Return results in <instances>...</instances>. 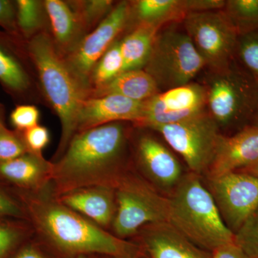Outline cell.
<instances>
[{"label": "cell", "mask_w": 258, "mask_h": 258, "mask_svg": "<svg viewBox=\"0 0 258 258\" xmlns=\"http://www.w3.org/2000/svg\"><path fill=\"white\" fill-rule=\"evenodd\" d=\"M125 122H115L75 134L53 164L50 189L55 196L93 186L115 187L130 172V131Z\"/></svg>", "instance_id": "1"}, {"label": "cell", "mask_w": 258, "mask_h": 258, "mask_svg": "<svg viewBox=\"0 0 258 258\" xmlns=\"http://www.w3.org/2000/svg\"><path fill=\"white\" fill-rule=\"evenodd\" d=\"M22 199L34 235L61 254L120 257L142 252L138 244L116 237L60 203L50 186L40 192H24Z\"/></svg>", "instance_id": "2"}, {"label": "cell", "mask_w": 258, "mask_h": 258, "mask_svg": "<svg viewBox=\"0 0 258 258\" xmlns=\"http://www.w3.org/2000/svg\"><path fill=\"white\" fill-rule=\"evenodd\" d=\"M28 52L47 101L60 121V143L52 161H55L62 155L76 134L80 109L89 94L73 74L47 32H40L30 39Z\"/></svg>", "instance_id": "3"}, {"label": "cell", "mask_w": 258, "mask_h": 258, "mask_svg": "<svg viewBox=\"0 0 258 258\" xmlns=\"http://www.w3.org/2000/svg\"><path fill=\"white\" fill-rule=\"evenodd\" d=\"M169 199L168 221L188 240L205 250L213 251L235 242L213 197L198 174L184 175Z\"/></svg>", "instance_id": "4"}, {"label": "cell", "mask_w": 258, "mask_h": 258, "mask_svg": "<svg viewBox=\"0 0 258 258\" xmlns=\"http://www.w3.org/2000/svg\"><path fill=\"white\" fill-rule=\"evenodd\" d=\"M207 111L221 129L233 134L251 125L258 101V83L235 60L225 69L208 71L202 83Z\"/></svg>", "instance_id": "5"}, {"label": "cell", "mask_w": 258, "mask_h": 258, "mask_svg": "<svg viewBox=\"0 0 258 258\" xmlns=\"http://www.w3.org/2000/svg\"><path fill=\"white\" fill-rule=\"evenodd\" d=\"M174 25L158 31L144 69L160 92L194 82L206 68L186 32Z\"/></svg>", "instance_id": "6"}, {"label": "cell", "mask_w": 258, "mask_h": 258, "mask_svg": "<svg viewBox=\"0 0 258 258\" xmlns=\"http://www.w3.org/2000/svg\"><path fill=\"white\" fill-rule=\"evenodd\" d=\"M116 212L110 232L123 240L147 225L168 221L169 199L158 193L142 176L125 174L115 186Z\"/></svg>", "instance_id": "7"}, {"label": "cell", "mask_w": 258, "mask_h": 258, "mask_svg": "<svg viewBox=\"0 0 258 258\" xmlns=\"http://www.w3.org/2000/svg\"><path fill=\"white\" fill-rule=\"evenodd\" d=\"M184 159L191 173L209 170L222 134L208 111L178 123L153 128Z\"/></svg>", "instance_id": "8"}, {"label": "cell", "mask_w": 258, "mask_h": 258, "mask_svg": "<svg viewBox=\"0 0 258 258\" xmlns=\"http://www.w3.org/2000/svg\"><path fill=\"white\" fill-rule=\"evenodd\" d=\"M183 23L209 71L225 69L235 60L238 35L223 10L189 13Z\"/></svg>", "instance_id": "9"}, {"label": "cell", "mask_w": 258, "mask_h": 258, "mask_svg": "<svg viewBox=\"0 0 258 258\" xmlns=\"http://www.w3.org/2000/svg\"><path fill=\"white\" fill-rule=\"evenodd\" d=\"M130 2L117 3L106 18L82 37L64 57L73 74L90 95V78L102 56L130 23Z\"/></svg>", "instance_id": "10"}, {"label": "cell", "mask_w": 258, "mask_h": 258, "mask_svg": "<svg viewBox=\"0 0 258 258\" xmlns=\"http://www.w3.org/2000/svg\"><path fill=\"white\" fill-rule=\"evenodd\" d=\"M209 179V191L220 215L235 234L258 208V178L234 171Z\"/></svg>", "instance_id": "11"}, {"label": "cell", "mask_w": 258, "mask_h": 258, "mask_svg": "<svg viewBox=\"0 0 258 258\" xmlns=\"http://www.w3.org/2000/svg\"><path fill=\"white\" fill-rule=\"evenodd\" d=\"M207 111L206 93L202 83L161 91L144 102L142 119L137 126L152 129L172 124Z\"/></svg>", "instance_id": "12"}, {"label": "cell", "mask_w": 258, "mask_h": 258, "mask_svg": "<svg viewBox=\"0 0 258 258\" xmlns=\"http://www.w3.org/2000/svg\"><path fill=\"white\" fill-rule=\"evenodd\" d=\"M134 155L142 177L154 187L174 189L184 177L175 155L152 135L139 136L134 145Z\"/></svg>", "instance_id": "13"}, {"label": "cell", "mask_w": 258, "mask_h": 258, "mask_svg": "<svg viewBox=\"0 0 258 258\" xmlns=\"http://www.w3.org/2000/svg\"><path fill=\"white\" fill-rule=\"evenodd\" d=\"M143 108L144 102L116 95L88 97L80 109L76 133L115 122H132L137 125L142 119Z\"/></svg>", "instance_id": "14"}, {"label": "cell", "mask_w": 258, "mask_h": 258, "mask_svg": "<svg viewBox=\"0 0 258 258\" xmlns=\"http://www.w3.org/2000/svg\"><path fill=\"white\" fill-rule=\"evenodd\" d=\"M136 236L148 258H212L167 222L146 226Z\"/></svg>", "instance_id": "15"}, {"label": "cell", "mask_w": 258, "mask_h": 258, "mask_svg": "<svg viewBox=\"0 0 258 258\" xmlns=\"http://www.w3.org/2000/svg\"><path fill=\"white\" fill-rule=\"evenodd\" d=\"M258 160V127L249 125L230 136L222 134L209 178L240 171Z\"/></svg>", "instance_id": "16"}, {"label": "cell", "mask_w": 258, "mask_h": 258, "mask_svg": "<svg viewBox=\"0 0 258 258\" xmlns=\"http://www.w3.org/2000/svg\"><path fill=\"white\" fill-rule=\"evenodd\" d=\"M55 197L68 208L89 219L102 228L111 230L116 212V198L113 186H87Z\"/></svg>", "instance_id": "17"}, {"label": "cell", "mask_w": 258, "mask_h": 258, "mask_svg": "<svg viewBox=\"0 0 258 258\" xmlns=\"http://www.w3.org/2000/svg\"><path fill=\"white\" fill-rule=\"evenodd\" d=\"M53 164L42 155L27 153L0 163V177L25 192L37 193L50 186Z\"/></svg>", "instance_id": "18"}, {"label": "cell", "mask_w": 258, "mask_h": 258, "mask_svg": "<svg viewBox=\"0 0 258 258\" xmlns=\"http://www.w3.org/2000/svg\"><path fill=\"white\" fill-rule=\"evenodd\" d=\"M43 3L56 47L62 55L69 53L83 33L79 17L70 3L61 0H46Z\"/></svg>", "instance_id": "19"}, {"label": "cell", "mask_w": 258, "mask_h": 258, "mask_svg": "<svg viewBox=\"0 0 258 258\" xmlns=\"http://www.w3.org/2000/svg\"><path fill=\"white\" fill-rule=\"evenodd\" d=\"M131 18L137 26L160 30L167 24L179 23L189 14L186 0H138L130 2Z\"/></svg>", "instance_id": "20"}, {"label": "cell", "mask_w": 258, "mask_h": 258, "mask_svg": "<svg viewBox=\"0 0 258 258\" xmlns=\"http://www.w3.org/2000/svg\"><path fill=\"white\" fill-rule=\"evenodd\" d=\"M160 92L154 79L144 69L125 71L110 82L93 90L88 97L116 95L137 102H145Z\"/></svg>", "instance_id": "21"}, {"label": "cell", "mask_w": 258, "mask_h": 258, "mask_svg": "<svg viewBox=\"0 0 258 258\" xmlns=\"http://www.w3.org/2000/svg\"><path fill=\"white\" fill-rule=\"evenodd\" d=\"M159 29L139 25L119 40L123 72L144 69Z\"/></svg>", "instance_id": "22"}, {"label": "cell", "mask_w": 258, "mask_h": 258, "mask_svg": "<svg viewBox=\"0 0 258 258\" xmlns=\"http://www.w3.org/2000/svg\"><path fill=\"white\" fill-rule=\"evenodd\" d=\"M222 10L237 35L258 31V0H227Z\"/></svg>", "instance_id": "23"}, {"label": "cell", "mask_w": 258, "mask_h": 258, "mask_svg": "<svg viewBox=\"0 0 258 258\" xmlns=\"http://www.w3.org/2000/svg\"><path fill=\"white\" fill-rule=\"evenodd\" d=\"M15 6L17 25L24 36L31 39L42 32L46 15L43 2L18 0Z\"/></svg>", "instance_id": "24"}, {"label": "cell", "mask_w": 258, "mask_h": 258, "mask_svg": "<svg viewBox=\"0 0 258 258\" xmlns=\"http://www.w3.org/2000/svg\"><path fill=\"white\" fill-rule=\"evenodd\" d=\"M123 72V62L120 53L119 40H116L102 56L93 70L90 78L91 92L110 82Z\"/></svg>", "instance_id": "25"}, {"label": "cell", "mask_w": 258, "mask_h": 258, "mask_svg": "<svg viewBox=\"0 0 258 258\" xmlns=\"http://www.w3.org/2000/svg\"><path fill=\"white\" fill-rule=\"evenodd\" d=\"M0 82L11 91L24 92L30 87L28 74L16 57L0 45Z\"/></svg>", "instance_id": "26"}, {"label": "cell", "mask_w": 258, "mask_h": 258, "mask_svg": "<svg viewBox=\"0 0 258 258\" xmlns=\"http://www.w3.org/2000/svg\"><path fill=\"white\" fill-rule=\"evenodd\" d=\"M235 60L258 83V31L238 35Z\"/></svg>", "instance_id": "27"}, {"label": "cell", "mask_w": 258, "mask_h": 258, "mask_svg": "<svg viewBox=\"0 0 258 258\" xmlns=\"http://www.w3.org/2000/svg\"><path fill=\"white\" fill-rule=\"evenodd\" d=\"M79 17L83 31L98 25L115 5L111 0H90L70 3Z\"/></svg>", "instance_id": "28"}, {"label": "cell", "mask_w": 258, "mask_h": 258, "mask_svg": "<svg viewBox=\"0 0 258 258\" xmlns=\"http://www.w3.org/2000/svg\"><path fill=\"white\" fill-rule=\"evenodd\" d=\"M235 242L250 258H258V208L235 234Z\"/></svg>", "instance_id": "29"}, {"label": "cell", "mask_w": 258, "mask_h": 258, "mask_svg": "<svg viewBox=\"0 0 258 258\" xmlns=\"http://www.w3.org/2000/svg\"><path fill=\"white\" fill-rule=\"evenodd\" d=\"M34 235L30 227L0 221V258H6L25 236Z\"/></svg>", "instance_id": "30"}, {"label": "cell", "mask_w": 258, "mask_h": 258, "mask_svg": "<svg viewBox=\"0 0 258 258\" xmlns=\"http://www.w3.org/2000/svg\"><path fill=\"white\" fill-rule=\"evenodd\" d=\"M28 152L23 137L7 128L0 120V163L13 160Z\"/></svg>", "instance_id": "31"}, {"label": "cell", "mask_w": 258, "mask_h": 258, "mask_svg": "<svg viewBox=\"0 0 258 258\" xmlns=\"http://www.w3.org/2000/svg\"><path fill=\"white\" fill-rule=\"evenodd\" d=\"M40 111L37 107L31 105L17 106L10 114V121L20 132H25L38 125Z\"/></svg>", "instance_id": "32"}, {"label": "cell", "mask_w": 258, "mask_h": 258, "mask_svg": "<svg viewBox=\"0 0 258 258\" xmlns=\"http://www.w3.org/2000/svg\"><path fill=\"white\" fill-rule=\"evenodd\" d=\"M22 137L28 152L37 155H42L50 140L48 129L39 124L24 132Z\"/></svg>", "instance_id": "33"}, {"label": "cell", "mask_w": 258, "mask_h": 258, "mask_svg": "<svg viewBox=\"0 0 258 258\" xmlns=\"http://www.w3.org/2000/svg\"><path fill=\"white\" fill-rule=\"evenodd\" d=\"M0 217H11L16 218H27L26 212L23 205L11 198L0 189Z\"/></svg>", "instance_id": "34"}, {"label": "cell", "mask_w": 258, "mask_h": 258, "mask_svg": "<svg viewBox=\"0 0 258 258\" xmlns=\"http://www.w3.org/2000/svg\"><path fill=\"white\" fill-rule=\"evenodd\" d=\"M0 26L10 32H16L18 30L15 3L0 0Z\"/></svg>", "instance_id": "35"}, {"label": "cell", "mask_w": 258, "mask_h": 258, "mask_svg": "<svg viewBox=\"0 0 258 258\" xmlns=\"http://www.w3.org/2000/svg\"><path fill=\"white\" fill-rule=\"evenodd\" d=\"M211 252L212 258H250L235 242L220 246Z\"/></svg>", "instance_id": "36"}, {"label": "cell", "mask_w": 258, "mask_h": 258, "mask_svg": "<svg viewBox=\"0 0 258 258\" xmlns=\"http://www.w3.org/2000/svg\"><path fill=\"white\" fill-rule=\"evenodd\" d=\"M13 258H48L40 244L37 242H29L21 247Z\"/></svg>", "instance_id": "37"}, {"label": "cell", "mask_w": 258, "mask_h": 258, "mask_svg": "<svg viewBox=\"0 0 258 258\" xmlns=\"http://www.w3.org/2000/svg\"><path fill=\"white\" fill-rule=\"evenodd\" d=\"M237 171L245 173V174H249V175L254 176L258 178V160L255 161L254 164L247 166V167L244 168V169Z\"/></svg>", "instance_id": "38"}, {"label": "cell", "mask_w": 258, "mask_h": 258, "mask_svg": "<svg viewBox=\"0 0 258 258\" xmlns=\"http://www.w3.org/2000/svg\"><path fill=\"white\" fill-rule=\"evenodd\" d=\"M251 125L258 127V101L257 108H256L255 113H254L253 118H252V123H251Z\"/></svg>", "instance_id": "39"}, {"label": "cell", "mask_w": 258, "mask_h": 258, "mask_svg": "<svg viewBox=\"0 0 258 258\" xmlns=\"http://www.w3.org/2000/svg\"><path fill=\"white\" fill-rule=\"evenodd\" d=\"M112 258H148L147 256L143 253V252L141 253L133 254V255L123 256V257H112Z\"/></svg>", "instance_id": "40"}, {"label": "cell", "mask_w": 258, "mask_h": 258, "mask_svg": "<svg viewBox=\"0 0 258 258\" xmlns=\"http://www.w3.org/2000/svg\"><path fill=\"white\" fill-rule=\"evenodd\" d=\"M91 255H86V254H82V255H79L77 257H75L74 258H91Z\"/></svg>", "instance_id": "41"}, {"label": "cell", "mask_w": 258, "mask_h": 258, "mask_svg": "<svg viewBox=\"0 0 258 258\" xmlns=\"http://www.w3.org/2000/svg\"><path fill=\"white\" fill-rule=\"evenodd\" d=\"M0 120H1V118H0Z\"/></svg>", "instance_id": "42"}]
</instances>
